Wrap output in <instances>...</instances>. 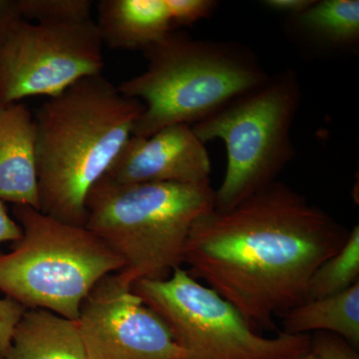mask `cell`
<instances>
[{
    "instance_id": "1",
    "label": "cell",
    "mask_w": 359,
    "mask_h": 359,
    "mask_svg": "<svg viewBox=\"0 0 359 359\" xmlns=\"http://www.w3.org/2000/svg\"><path fill=\"white\" fill-rule=\"evenodd\" d=\"M351 231L289 186L273 182L228 210L194 223L184 264L233 304L250 327L308 302L311 276Z\"/></svg>"
},
{
    "instance_id": "2",
    "label": "cell",
    "mask_w": 359,
    "mask_h": 359,
    "mask_svg": "<svg viewBox=\"0 0 359 359\" xmlns=\"http://www.w3.org/2000/svg\"><path fill=\"white\" fill-rule=\"evenodd\" d=\"M144 104L102 74L83 78L36 111L40 212L85 226L90 191L133 133Z\"/></svg>"
},
{
    "instance_id": "3",
    "label": "cell",
    "mask_w": 359,
    "mask_h": 359,
    "mask_svg": "<svg viewBox=\"0 0 359 359\" xmlns=\"http://www.w3.org/2000/svg\"><path fill=\"white\" fill-rule=\"evenodd\" d=\"M143 52L147 69L117 86L122 95L144 104L135 137L193 126L269 78L244 46L195 40L183 32L168 33Z\"/></svg>"
},
{
    "instance_id": "4",
    "label": "cell",
    "mask_w": 359,
    "mask_h": 359,
    "mask_svg": "<svg viewBox=\"0 0 359 359\" xmlns=\"http://www.w3.org/2000/svg\"><path fill=\"white\" fill-rule=\"evenodd\" d=\"M215 209L211 183L117 185L101 179L86 201L85 228L124 263L125 285L166 280L184 264L189 233Z\"/></svg>"
},
{
    "instance_id": "5",
    "label": "cell",
    "mask_w": 359,
    "mask_h": 359,
    "mask_svg": "<svg viewBox=\"0 0 359 359\" xmlns=\"http://www.w3.org/2000/svg\"><path fill=\"white\" fill-rule=\"evenodd\" d=\"M22 238L0 255V290L26 309H46L71 320L97 283L124 263L85 226H72L29 205H13Z\"/></svg>"
},
{
    "instance_id": "6",
    "label": "cell",
    "mask_w": 359,
    "mask_h": 359,
    "mask_svg": "<svg viewBox=\"0 0 359 359\" xmlns=\"http://www.w3.org/2000/svg\"><path fill=\"white\" fill-rule=\"evenodd\" d=\"M301 95L297 72L285 70L193 125L203 143L219 139L226 146L228 163L215 191V209H230L273 183L292 160L290 129Z\"/></svg>"
},
{
    "instance_id": "7",
    "label": "cell",
    "mask_w": 359,
    "mask_h": 359,
    "mask_svg": "<svg viewBox=\"0 0 359 359\" xmlns=\"http://www.w3.org/2000/svg\"><path fill=\"white\" fill-rule=\"evenodd\" d=\"M132 290L166 323L189 359H297L311 351L308 334H257L233 304L186 269L135 283Z\"/></svg>"
},
{
    "instance_id": "8",
    "label": "cell",
    "mask_w": 359,
    "mask_h": 359,
    "mask_svg": "<svg viewBox=\"0 0 359 359\" xmlns=\"http://www.w3.org/2000/svg\"><path fill=\"white\" fill-rule=\"evenodd\" d=\"M102 48L92 20L21 21L0 41V105L52 98L83 78L102 74Z\"/></svg>"
},
{
    "instance_id": "9",
    "label": "cell",
    "mask_w": 359,
    "mask_h": 359,
    "mask_svg": "<svg viewBox=\"0 0 359 359\" xmlns=\"http://www.w3.org/2000/svg\"><path fill=\"white\" fill-rule=\"evenodd\" d=\"M77 323L87 359H189L166 323L117 275L97 283Z\"/></svg>"
},
{
    "instance_id": "10",
    "label": "cell",
    "mask_w": 359,
    "mask_h": 359,
    "mask_svg": "<svg viewBox=\"0 0 359 359\" xmlns=\"http://www.w3.org/2000/svg\"><path fill=\"white\" fill-rule=\"evenodd\" d=\"M211 161L192 126L174 125L152 136H131L103 178L117 185L210 182Z\"/></svg>"
},
{
    "instance_id": "11",
    "label": "cell",
    "mask_w": 359,
    "mask_h": 359,
    "mask_svg": "<svg viewBox=\"0 0 359 359\" xmlns=\"http://www.w3.org/2000/svg\"><path fill=\"white\" fill-rule=\"evenodd\" d=\"M36 125L23 103L0 105V200L40 210Z\"/></svg>"
},
{
    "instance_id": "12",
    "label": "cell",
    "mask_w": 359,
    "mask_h": 359,
    "mask_svg": "<svg viewBox=\"0 0 359 359\" xmlns=\"http://www.w3.org/2000/svg\"><path fill=\"white\" fill-rule=\"evenodd\" d=\"M97 29L110 49L144 51L174 32L164 0H101Z\"/></svg>"
},
{
    "instance_id": "13",
    "label": "cell",
    "mask_w": 359,
    "mask_h": 359,
    "mask_svg": "<svg viewBox=\"0 0 359 359\" xmlns=\"http://www.w3.org/2000/svg\"><path fill=\"white\" fill-rule=\"evenodd\" d=\"M6 359H87L77 320L27 309L14 330Z\"/></svg>"
},
{
    "instance_id": "14",
    "label": "cell",
    "mask_w": 359,
    "mask_h": 359,
    "mask_svg": "<svg viewBox=\"0 0 359 359\" xmlns=\"http://www.w3.org/2000/svg\"><path fill=\"white\" fill-rule=\"evenodd\" d=\"M283 332H309L339 335L358 349L359 346V282L340 294L304 302L283 314Z\"/></svg>"
},
{
    "instance_id": "15",
    "label": "cell",
    "mask_w": 359,
    "mask_h": 359,
    "mask_svg": "<svg viewBox=\"0 0 359 359\" xmlns=\"http://www.w3.org/2000/svg\"><path fill=\"white\" fill-rule=\"evenodd\" d=\"M302 32L316 41L334 47H349L359 39L358 0H321L292 16Z\"/></svg>"
},
{
    "instance_id": "16",
    "label": "cell",
    "mask_w": 359,
    "mask_h": 359,
    "mask_svg": "<svg viewBox=\"0 0 359 359\" xmlns=\"http://www.w3.org/2000/svg\"><path fill=\"white\" fill-rule=\"evenodd\" d=\"M359 282V226L351 231L346 244L321 264L311 276L308 301L340 294Z\"/></svg>"
},
{
    "instance_id": "17",
    "label": "cell",
    "mask_w": 359,
    "mask_h": 359,
    "mask_svg": "<svg viewBox=\"0 0 359 359\" xmlns=\"http://www.w3.org/2000/svg\"><path fill=\"white\" fill-rule=\"evenodd\" d=\"M25 20L70 23L91 20V0H20Z\"/></svg>"
},
{
    "instance_id": "18",
    "label": "cell",
    "mask_w": 359,
    "mask_h": 359,
    "mask_svg": "<svg viewBox=\"0 0 359 359\" xmlns=\"http://www.w3.org/2000/svg\"><path fill=\"white\" fill-rule=\"evenodd\" d=\"M174 27L189 26L209 18L219 6L215 0H164Z\"/></svg>"
},
{
    "instance_id": "19",
    "label": "cell",
    "mask_w": 359,
    "mask_h": 359,
    "mask_svg": "<svg viewBox=\"0 0 359 359\" xmlns=\"http://www.w3.org/2000/svg\"><path fill=\"white\" fill-rule=\"evenodd\" d=\"M311 351L318 359H359L356 348L330 332H316L311 339Z\"/></svg>"
},
{
    "instance_id": "20",
    "label": "cell",
    "mask_w": 359,
    "mask_h": 359,
    "mask_svg": "<svg viewBox=\"0 0 359 359\" xmlns=\"http://www.w3.org/2000/svg\"><path fill=\"white\" fill-rule=\"evenodd\" d=\"M27 311L18 302L0 299V359H6L16 325Z\"/></svg>"
},
{
    "instance_id": "21",
    "label": "cell",
    "mask_w": 359,
    "mask_h": 359,
    "mask_svg": "<svg viewBox=\"0 0 359 359\" xmlns=\"http://www.w3.org/2000/svg\"><path fill=\"white\" fill-rule=\"evenodd\" d=\"M22 20L20 0H0V41Z\"/></svg>"
},
{
    "instance_id": "22",
    "label": "cell",
    "mask_w": 359,
    "mask_h": 359,
    "mask_svg": "<svg viewBox=\"0 0 359 359\" xmlns=\"http://www.w3.org/2000/svg\"><path fill=\"white\" fill-rule=\"evenodd\" d=\"M22 238V230L15 219L9 216L4 202L0 200V243H15Z\"/></svg>"
},
{
    "instance_id": "23",
    "label": "cell",
    "mask_w": 359,
    "mask_h": 359,
    "mask_svg": "<svg viewBox=\"0 0 359 359\" xmlns=\"http://www.w3.org/2000/svg\"><path fill=\"white\" fill-rule=\"evenodd\" d=\"M313 2L314 0H266L264 4L271 11L295 16L304 13Z\"/></svg>"
},
{
    "instance_id": "24",
    "label": "cell",
    "mask_w": 359,
    "mask_h": 359,
    "mask_svg": "<svg viewBox=\"0 0 359 359\" xmlns=\"http://www.w3.org/2000/svg\"><path fill=\"white\" fill-rule=\"evenodd\" d=\"M297 359H318L311 351H309V353L304 354V355L301 356V358Z\"/></svg>"
}]
</instances>
